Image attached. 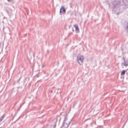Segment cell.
<instances>
[{"mask_svg":"<svg viewBox=\"0 0 128 128\" xmlns=\"http://www.w3.org/2000/svg\"><path fill=\"white\" fill-rule=\"evenodd\" d=\"M125 73V71H123L122 73V74H124Z\"/></svg>","mask_w":128,"mask_h":128,"instance_id":"4","label":"cell"},{"mask_svg":"<svg viewBox=\"0 0 128 128\" xmlns=\"http://www.w3.org/2000/svg\"><path fill=\"white\" fill-rule=\"evenodd\" d=\"M84 58L82 56L79 55L77 56V61L79 64L82 65L83 64Z\"/></svg>","mask_w":128,"mask_h":128,"instance_id":"1","label":"cell"},{"mask_svg":"<svg viewBox=\"0 0 128 128\" xmlns=\"http://www.w3.org/2000/svg\"><path fill=\"white\" fill-rule=\"evenodd\" d=\"M127 32H128V24H127Z\"/></svg>","mask_w":128,"mask_h":128,"instance_id":"6","label":"cell"},{"mask_svg":"<svg viewBox=\"0 0 128 128\" xmlns=\"http://www.w3.org/2000/svg\"><path fill=\"white\" fill-rule=\"evenodd\" d=\"M65 12H66V10H65V8H64L62 7L61 8V10H60V14L61 15L64 14L65 13Z\"/></svg>","mask_w":128,"mask_h":128,"instance_id":"2","label":"cell"},{"mask_svg":"<svg viewBox=\"0 0 128 128\" xmlns=\"http://www.w3.org/2000/svg\"><path fill=\"white\" fill-rule=\"evenodd\" d=\"M75 26V28H76V32H79V28H78V26L77 25L74 26Z\"/></svg>","mask_w":128,"mask_h":128,"instance_id":"3","label":"cell"},{"mask_svg":"<svg viewBox=\"0 0 128 128\" xmlns=\"http://www.w3.org/2000/svg\"><path fill=\"white\" fill-rule=\"evenodd\" d=\"M8 1L9 2H11L13 1V0H8Z\"/></svg>","mask_w":128,"mask_h":128,"instance_id":"5","label":"cell"}]
</instances>
